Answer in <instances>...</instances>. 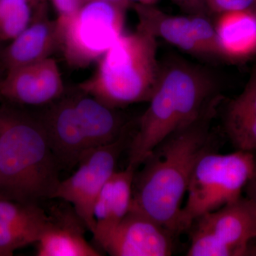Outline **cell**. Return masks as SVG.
Here are the masks:
<instances>
[{"mask_svg":"<svg viewBox=\"0 0 256 256\" xmlns=\"http://www.w3.org/2000/svg\"><path fill=\"white\" fill-rule=\"evenodd\" d=\"M58 162L40 116L0 108V193L23 202L52 198L60 184Z\"/></svg>","mask_w":256,"mask_h":256,"instance_id":"3957f363","label":"cell"},{"mask_svg":"<svg viewBox=\"0 0 256 256\" xmlns=\"http://www.w3.org/2000/svg\"><path fill=\"white\" fill-rule=\"evenodd\" d=\"M216 92L214 78L201 67L181 60L161 66L149 107L130 143L128 166L137 170L160 143L218 99Z\"/></svg>","mask_w":256,"mask_h":256,"instance_id":"7a4b0ae2","label":"cell"},{"mask_svg":"<svg viewBox=\"0 0 256 256\" xmlns=\"http://www.w3.org/2000/svg\"><path fill=\"white\" fill-rule=\"evenodd\" d=\"M188 256H234L232 250L215 236L204 229L192 225Z\"/></svg>","mask_w":256,"mask_h":256,"instance_id":"ffe728a7","label":"cell"},{"mask_svg":"<svg viewBox=\"0 0 256 256\" xmlns=\"http://www.w3.org/2000/svg\"><path fill=\"white\" fill-rule=\"evenodd\" d=\"M60 169L76 166L84 154L126 132L117 109L78 92L64 94L38 114Z\"/></svg>","mask_w":256,"mask_h":256,"instance_id":"5b68a950","label":"cell"},{"mask_svg":"<svg viewBox=\"0 0 256 256\" xmlns=\"http://www.w3.org/2000/svg\"><path fill=\"white\" fill-rule=\"evenodd\" d=\"M78 88L114 109L150 100L159 78L156 38L138 28L122 34Z\"/></svg>","mask_w":256,"mask_h":256,"instance_id":"277c9868","label":"cell"},{"mask_svg":"<svg viewBox=\"0 0 256 256\" xmlns=\"http://www.w3.org/2000/svg\"><path fill=\"white\" fill-rule=\"evenodd\" d=\"M138 18L137 28L158 38L178 47L188 53L202 56L194 33L191 16L166 14L154 4L132 3Z\"/></svg>","mask_w":256,"mask_h":256,"instance_id":"e0dca14e","label":"cell"},{"mask_svg":"<svg viewBox=\"0 0 256 256\" xmlns=\"http://www.w3.org/2000/svg\"><path fill=\"white\" fill-rule=\"evenodd\" d=\"M214 28L223 58L239 62L256 55V14L252 8L220 13Z\"/></svg>","mask_w":256,"mask_h":256,"instance_id":"2e32d148","label":"cell"},{"mask_svg":"<svg viewBox=\"0 0 256 256\" xmlns=\"http://www.w3.org/2000/svg\"><path fill=\"white\" fill-rule=\"evenodd\" d=\"M52 2L56 12V21L58 26H62L82 5L78 0H52Z\"/></svg>","mask_w":256,"mask_h":256,"instance_id":"603a6c76","label":"cell"},{"mask_svg":"<svg viewBox=\"0 0 256 256\" xmlns=\"http://www.w3.org/2000/svg\"><path fill=\"white\" fill-rule=\"evenodd\" d=\"M256 0H206L208 9L220 13L230 10L250 9Z\"/></svg>","mask_w":256,"mask_h":256,"instance_id":"7402d4cb","label":"cell"},{"mask_svg":"<svg viewBox=\"0 0 256 256\" xmlns=\"http://www.w3.org/2000/svg\"><path fill=\"white\" fill-rule=\"evenodd\" d=\"M192 18L195 40L202 56L223 58L214 26L205 18V15L193 14Z\"/></svg>","mask_w":256,"mask_h":256,"instance_id":"44dd1931","label":"cell"},{"mask_svg":"<svg viewBox=\"0 0 256 256\" xmlns=\"http://www.w3.org/2000/svg\"><path fill=\"white\" fill-rule=\"evenodd\" d=\"M128 8L118 3H84L58 26L60 50L72 68H84L95 63L124 34Z\"/></svg>","mask_w":256,"mask_h":256,"instance_id":"52a82bcc","label":"cell"},{"mask_svg":"<svg viewBox=\"0 0 256 256\" xmlns=\"http://www.w3.org/2000/svg\"><path fill=\"white\" fill-rule=\"evenodd\" d=\"M35 6L38 8H45L46 6V0H30Z\"/></svg>","mask_w":256,"mask_h":256,"instance_id":"f1b7e54d","label":"cell"},{"mask_svg":"<svg viewBox=\"0 0 256 256\" xmlns=\"http://www.w3.org/2000/svg\"><path fill=\"white\" fill-rule=\"evenodd\" d=\"M126 132L114 142L96 148L82 156L78 169L60 180L52 198L72 205L88 230L94 233V208L96 200L108 180L116 172L121 153L126 146Z\"/></svg>","mask_w":256,"mask_h":256,"instance_id":"ba28073f","label":"cell"},{"mask_svg":"<svg viewBox=\"0 0 256 256\" xmlns=\"http://www.w3.org/2000/svg\"><path fill=\"white\" fill-rule=\"evenodd\" d=\"M178 6L192 13V14L205 15V11L208 9L206 0H171Z\"/></svg>","mask_w":256,"mask_h":256,"instance_id":"cb8c5ba5","label":"cell"},{"mask_svg":"<svg viewBox=\"0 0 256 256\" xmlns=\"http://www.w3.org/2000/svg\"><path fill=\"white\" fill-rule=\"evenodd\" d=\"M172 234L148 216L130 210L102 249L112 256H169Z\"/></svg>","mask_w":256,"mask_h":256,"instance_id":"30bf717a","label":"cell"},{"mask_svg":"<svg viewBox=\"0 0 256 256\" xmlns=\"http://www.w3.org/2000/svg\"><path fill=\"white\" fill-rule=\"evenodd\" d=\"M224 127L237 150L256 151V67L242 94L228 104Z\"/></svg>","mask_w":256,"mask_h":256,"instance_id":"ac0fdd59","label":"cell"},{"mask_svg":"<svg viewBox=\"0 0 256 256\" xmlns=\"http://www.w3.org/2000/svg\"><path fill=\"white\" fill-rule=\"evenodd\" d=\"M60 48V33L56 20L47 12L38 15L33 22L2 50L0 63L5 72L50 58Z\"/></svg>","mask_w":256,"mask_h":256,"instance_id":"5bb4252c","label":"cell"},{"mask_svg":"<svg viewBox=\"0 0 256 256\" xmlns=\"http://www.w3.org/2000/svg\"><path fill=\"white\" fill-rule=\"evenodd\" d=\"M46 12L30 0H0V42H11Z\"/></svg>","mask_w":256,"mask_h":256,"instance_id":"d6986e66","label":"cell"},{"mask_svg":"<svg viewBox=\"0 0 256 256\" xmlns=\"http://www.w3.org/2000/svg\"><path fill=\"white\" fill-rule=\"evenodd\" d=\"M78 1L80 2V4L95 1L111 2L118 3V4L122 5V6H126L127 8L132 4V3L128 1V0H78Z\"/></svg>","mask_w":256,"mask_h":256,"instance_id":"484cf974","label":"cell"},{"mask_svg":"<svg viewBox=\"0 0 256 256\" xmlns=\"http://www.w3.org/2000/svg\"><path fill=\"white\" fill-rule=\"evenodd\" d=\"M36 242L38 256H100L85 238V224L72 208L57 206Z\"/></svg>","mask_w":256,"mask_h":256,"instance_id":"4fadbf2b","label":"cell"},{"mask_svg":"<svg viewBox=\"0 0 256 256\" xmlns=\"http://www.w3.org/2000/svg\"><path fill=\"white\" fill-rule=\"evenodd\" d=\"M247 198L256 204V159L254 163L252 176L246 185Z\"/></svg>","mask_w":256,"mask_h":256,"instance_id":"d4e9b609","label":"cell"},{"mask_svg":"<svg viewBox=\"0 0 256 256\" xmlns=\"http://www.w3.org/2000/svg\"><path fill=\"white\" fill-rule=\"evenodd\" d=\"M255 160L252 153L240 150L225 154L210 151L204 154L188 184V200L180 216V234L190 230L202 216L240 198Z\"/></svg>","mask_w":256,"mask_h":256,"instance_id":"8992f818","label":"cell"},{"mask_svg":"<svg viewBox=\"0 0 256 256\" xmlns=\"http://www.w3.org/2000/svg\"><path fill=\"white\" fill-rule=\"evenodd\" d=\"M136 171L127 166L124 171L116 172L97 197L94 208L96 227L92 236L101 248L129 212Z\"/></svg>","mask_w":256,"mask_h":256,"instance_id":"9a60e30c","label":"cell"},{"mask_svg":"<svg viewBox=\"0 0 256 256\" xmlns=\"http://www.w3.org/2000/svg\"><path fill=\"white\" fill-rule=\"evenodd\" d=\"M132 3H138L142 4H156L158 0H128Z\"/></svg>","mask_w":256,"mask_h":256,"instance_id":"83f0119b","label":"cell"},{"mask_svg":"<svg viewBox=\"0 0 256 256\" xmlns=\"http://www.w3.org/2000/svg\"><path fill=\"white\" fill-rule=\"evenodd\" d=\"M218 102L220 98L160 143L141 164L142 170L134 172L130 210L148 216L174 236L180 234L182 202L194 170L210 151V124Z\"/></svg>","mask_w":256,"mask_h":256,"instance_id":"6da1fadb","label":"cell"},{"mask_svg":"<svg viewBox=\"0 0 256 256\" xmlns=\"http://www.w3.org/2000/svg\"><path fill=\"white\" fill-rule=\"evenodd\" d=\"M65 94L60 67L52 57L6 72L0 96L12 104L46 107Z\"/></svg>","mask_w":256,"mask_h":256,"instance_id":"9c48e42d","label":"cell"},{"mask_svg":"<svg viewBox=\"0 0 256 256\" xmlns=\"http://www.w3.org/2000/svg\"><path fill=\"white\" fill-rule=\"evenodd\" d=\"M1 52H2V50H0V55H1ZM0 68L2 69V68L1 63H0Z\"/></svg>","mask_w":256,"mask_h":256,"instance_id":"4dcf8cb0","label":"cell"},{"mask_svg":"<svg viewBox=\"0 0 256 256\" xmlns=\"http://www.w3.org/2000/svg\"><path fill=\"white\" fill-rule=\"evenodd\" d=\"M50 216L34 202L0 195V256H13L18 249L36 244Z\"/></svg>","mask_w":256,"mask_h":256,"instance_id":"7c38bea8","label":"cell"},{"mask_svg":"<svg viewBox=\"0 0 256 256\" xmlns=\"http://www.w3.org/2000/svg\"><path fill=\"white\" fill-rule=\"evenodd\" d=\"M192 225L215 236L234 256L246 255L249 244L256 239V204L247 198L202 216Z\"/></svg>","mask_w":256,"mask_h":256,"instance_id":"8fae6325","label":"cell"},{"mask_svg":"<svg viewBox=\"0 0 256 256\" xmlns=\"http://www.w3.org/2000/svg\"><path fill=\"white\" fill-rule=\"evenodd\" d=\"M252 11H254V12H255V14H256V0L255 1V2H254V5H252Z\"/></svg>","mask_w":256,"mask_h":256,"instance_id":"f546056e","label":"cell"},{"mask_svg":"<svg viewBox=\"0 0 256 256\" xmlns=\"http://www.w3.org/2000/svg\"><path fill=\"white\" fill-rule=\"evenodd\" d=\"M0 80H1V79H0ZM1 98H2L1 96H0V100H1Z\"/></svg>","mask_w":256,"mask_h":256,"instance_id":"1f68e13d","label":"cell"},{"mask_svg":"<svg viewBox=\"0 0 256 256\" xmlns=\"http://www.w3.org/2000/svg\"><path fill=\"white\" fill-rule=\"evenodd\" d=\"M246 256H256V239L249 244Z\"/></svg>","mask_w":256,"mask_h":256,"instance_id":"4316f807","label":"cell"}]
</instances>
